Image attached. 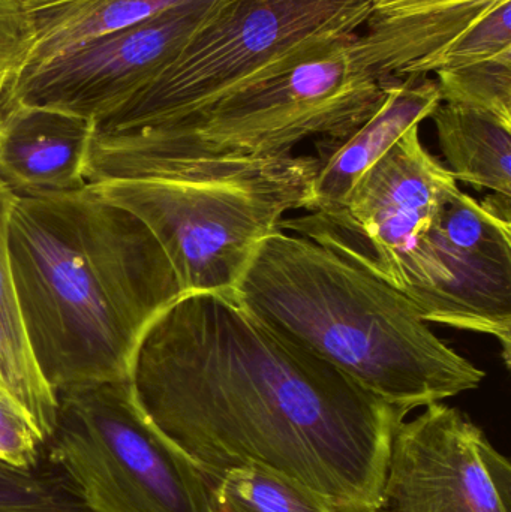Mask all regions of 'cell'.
Returning <instances> with one entry per match:
<instances>
[{
  "label": "cell",
  "instance_id": "cell-20",
  "mask_svg": "<svg viewBox=\"0 0 511 512\" xmlns=\"http://www.w3.org/2000/svg\"><path fill=\"white\" fill-rule=\"evenodd\" d=\"M0 512H92L50 460L33 471L0 462Z\"/></svg>",
  "mask_w": 511,
  "mask_h": 512
},
{
  "label": "cell",
  "instance_id": "cell-7",
  "mask_svg": "<svg viewBox=\"0 0 511 512\" xmlns=\"http://www.w3.org/2000/svg\"><path fill=\"white\" fill-rule=\"evenodd\" d=\"M47 457L92 512H212L210 484L153 423L131 382L57 394Z\"/></svg>",
  "mask_w": 511,
  "mask_h": 512
},
{
  "label": "cell",
  "instance_id": "cell-24",
  "mask_svg": "<svg viewBox=\"0 0 511 512\" xmlns=\"http://www.w3.org/2000/svg\"><path fill=\"white\" fill-rule=\"evenodd\" d=\"M0 385H2V384H0Z\"/></svg>",
  "mask_w": 511,
  "mask_h": 512
},
{
  "label": "cell",
  "instance_id": "cell-1",
  "mask_svg": "<svg viewBox=\"0 0 511 512\" xmlns=\"http://www.w3.org/2000/svg\"><path fill=\"white\" fill-rule=\"evenodd\" d=\"M153 423L213 483L264 466L336 512H378L407 412L291 342L234 294L182 295L150 325L131 369Z\"/></svg>",
  "mask_w": 511,
  "mask_h": 512
},
{
  "label": "cell",
  "instance_id": "cell-23",
  "mask_svg": "<svg viewBox=\"0 0 511 512\" xmlns=\"http://www.w3.org/2000/svg\"><path fill=\"white\" fill-rule=\"evenodd\" d=\"M474 2H482V0H374L372 15L395 17V15L416 14V12L459 8Z\"/></svg>",
  "mask_w": 511,
  "mask_h": 512
},
{
  "label": "cell",
  "instance_id": "cell-16",
  "mask_svg": "<svg viewBox=\"0 0 511 512\" xmlns=\"http://www.w3.org/2000/svg\"><path fill=\"white\" fill-rule=\"evenodd\" d=\"M429 119L456 182L511 200V126L483 111L444 102Z\"/></svg>",
  "mask_w": 511,
  "mask_h": 512
},
{
  "label": "cell",
  "instance_id": "cell-19",
  "mask_svg": "<svg viewBox=\"0 0 511 512\" xmlns=\"http://www.w3.org/2000/svg\"><path fill=\"white\" fill-rule=\"evenodd\" d=\"M441 102L491 114L511 126V56L437 72Z\"/></svg>",
  "mask_w": 511,
  "mask_h": 512
},
{
  "label": "cell",
  "instance_id": "cell-14",
  "mask_svg": "<svg viewBox=\"0 0 511 512\" xmlns=\"http://www.w3.org/2000/svg\"><path fill=\"white\" fill-rule=\"evenodd\" d=\"M186 2L189 0H24L30 45L20 69L152 20Z\"/></svg>",
  "mask_w": 511,
  "mask_h": 512
},
{
  "label": "cell",
  "instance_id": "cell-22",
  "mask_svg": "<svg viewBox=\"0 0 511 512\" xmlns=\"http://www.w3.org/2000/svg\"><path fill=\"white\" fill-rule=\"evenodd\" d=\"M30 45L24 0H0V95L20 69Z\"/></svg>",
  "mask_w": 511,
  "mask_h": 512
},
{
  "label": "cell",
  "instance_id": "cell-15",
  "mask_svg": "<svg viewBox=\"0 0 511 512\" xmlns=\"http://www.w3.org/2000/svg\"><path fill=\"white\" fill-rule=\"evenodd\" d=\"M17 194L0 180V384L29 412L45 442L53 435L59 400L27 346L9 255V224Z\"/></svg>",
  "mask_w": 511,
  "mask_h": 512
},
{
  "label": "cell",
  "instance_id": "cell-11",
  "mask_svg": "<svg viewBox=\"0 0 511 512\" xmlns=\"http://www.w3.org/2000/svg\"><path fill=\"white\" fill-rule=\"evenodd\" d=\"M511 465L461 409L426 406L393 433L378 512H510Z\"/></svg>",
  "mask_w": 511,
  "mask_h": 512
},
{
  "label": "cell",
  "instance_id": "cell-2",
  "mask_svg": "<svg viewBox=\"0 0 511 512\" xmlns=\"http://www.w3.org/2000/svg\"><path fill=\"white\" fill-rule=\"evenodd\" d=\"M9 255L27 346L56 394L128 382L144 334L182 297L146 225L87 188L17 195Z\"/></svg>",
  "mask_w": 511,
  "mask_h": 512
},
{
  "label": "cell",
  "instance_id": "cell-18",
  "mask_svg": "<svg viewBox=\"0 0 511 512\" xmlns=\"http://www.w3.org/2000/svg\"><path fill=\"white\" fill-rule=\"evenodd\" d=\"M511 56V0H497L461 35L431 56L408 66L401 77H428L446 71Z\"/></svg>",
  "mask_w": 511,
  "mask_h": 512
},
{
  "label": "cell",
  "instance_id": "cell-13",
  "mask_svg": "<svg viewBox=\"0 0 511 512\" xmlns=\"http://www.w3.org/2000/svg\"><path fill=\"white\" fill-rule=\"evenodd\" d=\"M441 104L437 81L405 77L387 81L377 110L357 125L315 141V176L308 212H329L344 203L357 180L411 128Z\"/></svg>",
  "mask_w": 511,
  "mask_h": 512
},
{
  "label": "cell",
  "instance_id": "cell-21",
  "mask_svg": "<svg viewBox=\"0 0 511 512\" xmlns=\"http://www.w3.org/2000/svg\"><path fill=\"white\" fill-rule=\"evenodd\" d=\"M45 459V439L35 421L0 385V462L20 471H33Z\"/></svg>",
  "mask_w": 511,
  "mask_h": 512
},
{
  "label": "cell",
  "instance_id": "cell-10",
  "mask_svg": "<svg viewBox=\"0 0 511 512\" xmlns=\"http://www.w3.org/2000/svg\"><path fill=\"white\" fill-rule=\"evenodd\" d=\"M219 0H189L152 20L75 45L26 66L0 101L104 119L149 86L207 20Z\"/></svg>",
  "mask_w": 511,
  "mask_h": 512
},
{
  "label": "cell",
  "instance_id": "cell-4",
  "mask_svg": "<svg viewBox=\"0 0 511 512\" xmlns=\"http://www.w3.org/2000/svg\"><path fill=\"white\" fill-rule=\"evenodd\" d=\"M351 39L182 119L119 134L93 132L87 183L162 179L201 165L278 158L308 138L363 122L383 102L386 83L360 65Z\"/></svg>",
  "mask_w": 511,
  "mask_h": 512
},
{
  "label": "cell",
  "instance_id": "cell-5",
  "mask_svg": "<svg viewBox=\"0 0 511 512\" xmlns=\"http://www.w3.org/2000/svg\"><path fill=\"white\" fill-rule=\"evenodd\" d=\"M314 176V156L290 153L86 188L146 225L182 295L233 294L258 246L285 215L309 209Z\"/></svg>",
  "mask_w": 511,
  "mask_h": 512
},
{
  "label": "cell",
  "instance_id": "cell-3",
  "mask_svg": "<svg viewBox=\"0 0 511 512\" xmlns=\"http://www.w3.org/2000/svg\"><path fill=\"white\" fill-rule=\"evenodd\" d=\"M233 294L264 324L407 414L477 390L486 376L399 289L297 234L266 237Z\"/></svg>",
  "mask_w": 511,
  "mask_h": 512
},
{
  "label": "cell",
  "instance_id": "cell-8",
  "mask_svg": "<svg viewBox=\"0 0 511 512\" xmlns=\"http://www.w3.org/2000/svg\"><path fill=\"white\" fill-rule=\"evenodd\" d=\"M511 200L456 189L399 270L423 321L492 336L511 364Z\"/></svg>",
  "mask_w": 511,
  "mask_h": 512
},
{
  "label": "cell",
  "instance_id": "cell-9",
  "mask_svg": "<svg viewBox=\"0 0 511 512\" xmlns=\"http://www.w3.org/2000/svg\"><path fill=\"white\" fill-rule=\"evenodd\" d=\"M458 188L411 126L329 212L282 219L291 231L332 249L395 286L399 270L444 201Z\"/></svg>",
  "mask_w": 511,
  "mask_h": 512
},
{
  "label": "cell",
  "instance_id": "cell-12",
  "mask_svg": "<svg viewBox=\"0 0 511 512\" xmlns=\"http://www.w3.org/2000/svg\"><path fill=\"white\" fill-rule=\"evenodd\" d=\"M92 120L0 101V180L17 195L86 188Z\"/></svg>",
  "mask_w": 511,
  "mask_h": 512
},
{
  "label": "cell",
  "instance_id": "cell-17",
  "mask_svg": "<svg viewBox=\"0 0 511 512\" xmlns=\"http://www.w3.org/2000/svg\"><path fill=\"white\" fill-rule=\"evenodd\" d=\"M212 512H336L296 481L249 463L210 486Z\"/></svg>",
  "mask_w": 511,
  "mask_h": 512
},
{
  "label": "cell",
  "instance_id": "cell-6",
  "mask_svg": "<svg viewBox=\"0 0 511 512\" xmlns=\"http://www.w3.org/2000/svg\"><path fill=\"white\" fill-rule=\"evenodd\" d=\"M374 0H219L179 56L95 125L138 131L189 116L218 99L329 53L365 26Z\"/></svg>",
  "mask_w": 511,
  "mask_h": 512
}]
</instances>
